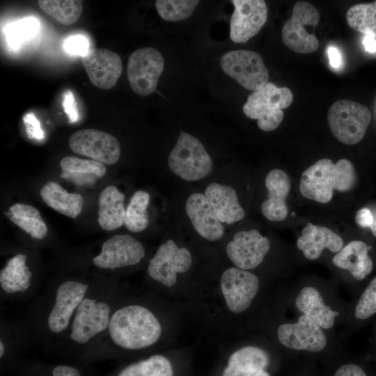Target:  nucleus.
Listing matches in <instances>:
<instances>
[{"instance_id": "f257e3e1", "label": "nucleus", "mask_w": 376, "mask_h": 376, "mask_svg": "<svg viewBox=\"0 0 376 376\" xmlns=\"http://www.w3.org/2000/svg\"><path fill=\"white\" fill-rule=\"evenodd\" d=\"M112 298L109 287L91 284L62 340L64 345L81 350L100 346L114 308Z\"/></svg>"}, {"instance_id": "f03ea898", "label": "nucleus", "mask_w": 376, "mask_h": 376, "mask_svg": "<svg viewBox=\"0 0 376 376\" xmlns=\"http://www.w3.org/2000/svg\"><path fill=\"white\" fill-rule=\"evenodd\" d=\"M162 326L152 311L140 304L113 308L101 346L126 351L152 347L159 340Z\"/></svg>"}, {"instance_id": "7ed1b4c3", "label": "nucleus", "mask_w": 376, "mask_h": 376, "mask_svg": "<svg viewBox=\"0 0 376 376\" xmlns=\"http://www.w3.org/2000/svg\"><path fill=\"white\" fill-rule=\"evenodd\" d=\"M357 182L353 164L341 159L335 164L329 159H321L302 173L299 191L303 196L320 203L329 202L334 190L347 191Z\"/></svg>"}, {"instance_id": "20e7f679", "label": "nucleus", "mask_w": 376, "mask_h": 376, "mask_svg": "<svg viewBox=\"0 0 376 376\" xmlns=\"http://www.w3.org/2000/svg\"><path fill=\"white\" fill-rule=\"evenodd\" d=\"M90 285L87 282L69 279L53 288L40 318V329L47 339L63 340Z\"/></svg>"}, {"instance_id": "39448f33", "label": "nucleus", "mask_w": 376, "mask_h": 376, "mask_svg": "<svg viewBox=\"0 0 376 376\" xmlns=\"http://www.w3.org/2000/svg\"><path fill=\"white\" fill-rule=\"evenodd\" d=\"M292 100L293 95L288 88H279L267 82L248 96L242 109L248 118L257 120L261 130L269 132L281 123L284 116L283 109L290 106Z\"/></svg>"}, {"instance_id": "423d86ee", "label": "nucleus", "mask_w": 376, "mask_h": 376, "mask_svg": "<svg viewBox=\"0 0 376 376\" xmlns=\"http://www.w3.org/2000/svg\"><path fill=\"white\" fill-rule=\"evenodd\" d=\"M168 164L175 175L187 182L206 178L213 167L212 159L202 143L183 130L169 154Z\"/></svg>"}, {"instance_id": "0eeeda50", "label": "nucleus", "mask_w": 376, "mask_h": 376, "mask_svg": "<svg viewBox=\"0 0 376 376\" xmlns=\"http://www.w3.org/2000/svg\"><path fill=\"white\" fill-rule=\"evenodd\" d=\"M369 109L349 100L335 102L327 113V121L334 136L341 143L353 145L364 136L371 120Z\"/></svg>"}, {"instance_id": "6e6552de", "label": "nucleus", "mask_w": 376, "mask_h": 376, "mask_svg": "<svg viewBox=\"0 0 376 376\" xmlns=\"http://www.w3.org/2000/svg\"><path fill=\"white\" fill-rule=\"evenodd\" d=\"M320 19L317 8L306 1L297 2L291 17L282 29L283 43L292 51L300 54L315 52L319 45L314 34Z\"/></svg>"}, {"instance_id": "1a4fd4ad", "label": "nucleus", "mask_w": 376, "mask_h": 376, "mask_svg": "<svg viewBox=\"0 0 376 376\" xmlns=\"http://www.w3.org/2000/svg\"><path fill=\"white\" fill-rule=\"evenodd\" d=\"M220 65L227 75L247 90L256 91L268 82V70L263 58L255 52L246 49L228 52L223 55Z\"/></svg>"}, {"instance_id": "9d476101", "label": "nucleus", "mask_w": 376, "mask_h": 376, "mask_svg": "<svg viewBox=\"0 0 376 376\" xmlns=\"http://www.w3.org/2000/svg\"><path fill=\"white\" fill-rule=\"evenodd\" d=\"M164 68L162 54L153 47H143L131 54L127 65L132 89L141 96L152 93Z\"/></svg>"}, {"instance_id": "9b49d317", "label": "nucleus", "mask_w": 376, "mask_h": 376, "mask_svg": "<svg viewBox=\"0 0 376 376\" xmlns=\"http://www.w3.org/2000/svg\"><path fill=\"white\" fill-rule=\"evenodd\" d=\"M191 263L189 251L185 247H178L170 239L159 246L149 260L147 272L151 279L171 288L176 283L177 274L188 271Z\"/></svg>"}, {"instance_id": "f8f14e48", "label": "nucleus", "mask_w": 376, "mask_h": 376, "mask_svg": "<svg viewBox=\"0 0 376 376\" xmlns=\"http://www.w3.org/2000/svg\"><path fill=\"white\" fill-rule=\"evenodd\" d=\"M69 146L75 153L103 164H115L120 157V146L117 139L100 130L83 129L74 132L69 139Z\"/></svg>"}, {"instance_id": "ddd939ff", "label": "nucleus", "mask_w": 376, "mask_h": 376, "mask_svg": "<svg viewBox=\"0 0 376 376\" xmlns=\"http://www.w3.org/2000/svg\"><path fill=\"white\" fill-rule=\"evenodd\" d=\"M143 244L134 237L116 235L106 240L92 261L97 267L113 270L139 263L145 256Z\"/></svg>"}, {"instance_id": "4468645a", "label": "nucleus", "mask_w": 376, "mask_h": 376, "mask_svg": "<svg viewBox=\"0 0 376 376\" xmlns=\"http://www.w3.org/2000/svg\"><path fill=\"white\" fill-rule=\"evenodd\" d=\"M221 290L228 308L235 313L245 311L256 297L258 288V277L239 267H230L221 275Z\"/></svg>"}, {"instance_id": "2eb2a0df", "label": "nucleus", "mask_w": 376, "mask_h": 376, "mask_svg": "<svg viewBox=\"0 0 376 376\" xmlns=\"http://www.w3.org/2000/svg\"><path fill=\"white\" fill-rule=\"evenodd\" d=\"M280 343L295 350L318 352L327 345V337L322 328L305 315L295 323L281 324L277 330Z\"/></svg>"}, {"instance_id": "dca6fc26", "label": "nucleus", "mask_w": 376, "mask_h": 376, "mask_svg": "<svg viewBox=\"0 0 376 376\" xmlns=\"http://www.w3.org/2000/svg\"><path fill=\"white\" fill-rule=\"evenodd\" d=\"M270 248V242L256 229L240 231L226 246V253L237 267L250 269L263 261Z\"/></svg>"}, {"instance_id": "f3484780", "label": "nucleus", "mask_w": 376, "mask_h": 376, "mask_svg": "<svg viewBox=\"0 0 376 376\" xmlns=\"http://www.w3.org/2000/svg\"><path fill=\"white\" fill-rule=\"evenodd\" d=\"M234 12L230 19V38L244 43L256 35L267 21V8L263 0H233Z\"/></svg>"}, {"instance_id": "a211bd4d", "label": "nucleus", "mask_w": 376, "mask_h": 376, "mask_svg": "<svg viewBox=\"0 0 376 376\" xmlns=\"http://www.w3.org/2000/svg\"><path fill=\"white\" fill-rule=\"evenodd\" d=\"M81 61L91 83L100 89L113 88L122 73L120 57L107 49H90Z\"/></svg>"}, {"instance_id": "6ab92c4d", "label": "nucleus", "mask_w": 376, "mask_h": 376, "mask_svg": "<svg viewBox=\"0 0 376 376\" xmlns=\"http://www.w3.org/2000/svg\"><path fill=\"white\" fill-rule=\"evenodd\" d=\"M185 211L194 228L202 237L210 242L222 238L224 228L205 194H191L187 199Z\"/></svg>"}, {"instance_id": "aec40b11", "label": "nucleus", "mask_w": 376, "mask_h": 376, "mask_svg": "<svg viewBox=\"0 0 376 376\" xmlns=\"http://www.w3.org/2000/svg\"><path fill=\"white\" fill-rule=\"evenodd\" d=\"M268 353L256 346H245L229 357L221 376H271Z\"/></svg>"}, {"instance_id": "412c9836", "label": "nucleus", "mask_w": 376, "mask_h": 376, "mask_svg": "<svg viewBox=\"0 0 376 376\" xmlns=\"http://www.w3.org/2000/svg\"><path fill=\"white\" fill-rule=\"evenodd\" d=\"M265 184L267 189V199L263 202L261 211L268 220H284L288 213L286 198L291 188L288 174L281 169H273L266 175Z\"/></svg>"}, {"instance_id": "4be33fe9", "label": "nucleus", "mask_w": 376, "mask_h": 376, "mask_svg": "<svg viewBox=\"0 0 376 376\" xmlns=\"http://www.w3.org/2000/svg\"><path fill=\"white\" fill-rule=\"evenodd\" d=\"M343 241L340 236L324 226L308 223L297 239V246L308 260H316L324 249L338 253L343 249Z\"/></svg>"}, {"instance_id": "5701e85b", "label": "nucleus", "mask_w": 376, "mask_h": 376, "mask_svg": "<svg viewBox=\"0 0 376 376\" xmlns=\"http://www.w3.org/2000/svg\"><path fill=\"white\" fill-rule=\"evenodd\" d=\"M204 194L221 223L232 224L244 217V210L233 187L212 182L205 188Z\"/></svg>"}, {"instance_id": "b1692460", "label": "nucleus", "mask_w": 376, "mask_h": 376, "mask_svg": "<svg viewBox=\"0 0 376 376\" xmlns=\"http://www.w3.org/2000/svg\"><path fill=\"white\" fill-rule=\"evenodd\" d=\"M369 248L362 241H352L334 256L332 263L340 269L348 270L355 279L363 280L373 268V260L368 256Z\"/></svg>"}, {"instance_id": "393cba45", "label": "nucleus", "mask_w": 376, "mask_h": 376, "mask_svg": "<svg viewBox=\"0 0 376 376\" xmlns=\"http://www.w3.org/2000/svg\"><path fill=\"white\" fill-rule=\"evenodd\" d=\"M32 272L26 265V256L17 253L10 258L0 272V287L7 295H21L31 286Z\"/></svg>"}, {"instance_id": "a878e982", "label": "nucleus", "mask_w": 376, "mask_h": 376, "mask_svg": "<svg viewBox=\"0 0 376 376\" xmlns=\"http://www.w3.org/2000/svg\"><path fill=\"white\" fill-rule=\"evenodd\" d=\"M125 195L115 186H108L100 193L98 200V224L105 230H113L125 224Z\"/></svg>"}, {"instance_id": "bb28decb", "label": "nucleus", "mask_w": 376, "mask_h": 376, "mask_svg": "<svg viewBox=\"0 0 376 376\" xmlns=\"http://www.w3.org/2000/svg\"><path fill=\"white\" fill-rule=\"evenodd\" d=\"M295 304L304 315L308 316L323 329H330L334 324L339 313L324 304L319 291L313 287H305L297 296Z\"/></svg>"}, {"instance_id": "cd10ccee", "label": "nucleus", "mask_w": 376, "mask_h": 376, "mask_svg": "<svg viewBox=\"0 0 376 376\" xmlns=\"http://www.w3.org/2000/svg\"><path fill=\"white\" fill-rule=\"evenodd\" d=\"M42 201L53 210L70 218L77 217L82 210L83 196L70 193L55 182L45 183L40 191Z\"/></svg>"}, {"instance_id": "c85d7f7f", "label": "nucleus", "mask_w": 376, "mask_h": 376, "mask_svg": "<svg viewBox=\"0 0 376 376\" xmlns=\"http://www.w3.org/2000/svg\"><path fill=\"white\" fill-rule=\"evenodd\" d=\"M8 219L30 236L36 240L45 238L48 232L40 211L32 205L15 203L4 212Z\"/></svg>"}, {"instance_id": "c756f323", "label": "nucleus", "mask_w": 376, "mask_h": 376, "mask_svg": "<svg viewBox=\"0 0 376 376\" xmlns=\"http://www.w3.org/2000/svg\"><path fill=\"white\" fill-rule=\"evenodd\" d=\"M116 376H175V371L167 357L153 354L126 366Z\"/></svg>"}, {"instance_id": "7c9ffc66", "label": "nucleus", "mask_w": 376, "mask_h": 376, "mask_svg": "<svg viewBox=\"0 0 376 376\" xmlns=\"http://www.w3.org/2000/svg\"><path fill=\"white\" fill-rule=\"evenodd\" d=\"M40 9L62 25L75 24L81 15L83 4L78 0H39Z\"/></svg>"}, {"instance_id": "2f4dec72", "label": "nucleus", "mask_w": 376, "mask_h": 376, "mask_svg": "<svg viewBox=\"0 0 376 376\" xmlns=\"http://www.w3.org/2000/svg\"><path fill=\"white\" fill-rule=\"evenodd\" d=\"M149 202L150 195L143 190L136 191L132 196L125 211V226L128 230L139 233L146 229L149 224Z\"/></svg>"}, {"instance_id": "473e14b6", "label": "nucleus", "mask_w": 376, "mask_h": 376, "mask_svg": "<svg viewBox=\"0 0 376 376\" xmlns=\"http://www.w3.org/2000/svg\"><path fill=\"white\" fill-rule=\"evenodd\" d=\"M347 24L376 40V1L354 5L346 13Z\"/></svg>"}, {"instance_id": "72a5a7b5", "label": "nucleus", "mask_w": 376, "mask_h": 376, "mask_svg": "<svg viewBox=\"0 0 376 376\" xmlns=\"http://www.w3.org/2000/svg\"><path fill=\"white\" fill-rule=\"evenodd\" d=\"M198 3L194 0H157L155 7L162 19L176 22L189 18Z\"/></svg>"}, {"instance_id": "f704fd0d", "label": "nucleus", "mask_w": 376, "mask_h": 376, "mask_svg": "<svg viewBox=\"0 0 376 376\" xmlns=\"http://www.w3.org/2000/svg\"><path fill=\"white\" fill-rule=\"evenodd\" d=\"M60 166L64 172L95 175L97 177L104 176L107 171L105 166L99 162L81 159L75 156L63 157L60 161Z\"/></svg>"}, {"instance_id": "c9c22d12", "label": "nucleus", "mask_w": 376, "mask_h": 376, "mask_svg": "<svg viewBox=\"0 0 376 376\" xmlns=\"http://www.w3.org/2000/svg\"><path fill=\"white\" fill-rule=\"evenodd\" d=\"M376 313V276L361 294L356 306L354 315L365 320Z\"/></svg>"}, {"instance_id": "e433bc0d", "label": "nucleus", "mask_w": 376, "mask_h": 376, "mask_svg": "<svg viewBox=\"0 0 376 376\" xmlns=\"http://www.w3.org/2000/svg\"><path fill=\"white\" fill-rule=\"evenodd\" d=\"M38 28V23L36 19H24L11 27L8 39L12 45H19L20 42L33 36Z\"/></svg>"}, {"instance_id": "4c0bfd02", "label": "nucleus", "mask_w": 376, "mask_h": 376, "mask_svg": "<svg viewBox=\"0 0 376 376\" xmlns=\"http://www.w3.org/2000/svg\"><path fill=\"white\" fill-rule=\"evenodd\" d=\"M88 47V41L82 36H71L64 42V49L67 52L82 55V56L89 50Z\"/></svg>"}, {"instance_id": "58836bf2", "label": "nucleus", "mask_w": 376, "mask_h": 376, "mask_svg": "<svg viewBox=\"0 0 376 376\" xmlns=\"http://www.w3.org/2000/svg\"><path fill=\"white\" fill-rule=\"evenodd\" d=\"M334 376H367L363 370L355 364H345L340 366Z\"/></svg>"}, {"instance_id": "ea45409f", "label": "nucleus", "mask_w": 376, "mask_h": 376, "mask_svg": "<svg viewBox=\"0 0 376 376\" xmlns=\"http://www.w3.org/2000/svg\"><path fill=\"white\" fill-rule=\"evenodd\" d=\"M355 220L359 226L370 228L373 221V212L367 207L361 208L356 213Z\"/></svg>"}, {"instance_id": "a19ab883", "label": "nucleus", "mask_w": 376, "mask_h": 376, "mask_svg": "<svg viewBox=\"0 0 376 376\" xmlns=\"http://www.w3.org/2000/svg\"><path fill=\"white\" fill-rule=\"evenodd\" d=\"M52 376H81L80 372L75 367L58 365L52 370Z\"/></svg>"}, {"instance_id": "79ce46f5", "label": "nucleus", "mask_w": 376, "mask_h": 376, "mask_svg": "<svg viewBox=\"0 0 376 376\" xmlns=\"http://www.w3.org/2000/svg\"><path fill=\"white\" fill-rule=\"evenodd\" d=\"M330 65L336 69L341 65V56L338 49L335 47H329L327 49Z\"/></svg>"}, {"instance_id": "37998d69", "label": "nucleus", "mask_w": 376, "mask_h": 376, "mask_svg": "<svg viewBox=\"0 0 376 376\" xmlns=\"http://www.w3.org/2000/svg\"><path fill=\"white\" fill-rule=\"evenodd\" d=\"M27 122L31 127H27V133L30 138H43V133L40 128L39 123L34 118L33 119H28Z\"/></svg>"}, {"instance_id": "c03bdc74", "label": "nucleus", "mask_w": 376, "mask_h": 376, "mask_svg": "<svg viewBox=\"0 0 376 376\" xmlns=\"http://www.w3.org/2000/svg\"><path fill=\"white\" fill-rule=\"evenodd\" d=\"M363 44L367 52L370 53L376 52V40L369 36H366L363 38Z\"/></svg>"}, {"instance_id": "a18cd8bd", "label": "nucleus", "mask_w": 376, "mask_h": 376, "mask_svg": "<svg viewBox=\"0 0 376 376\" xmlns=\"http://www.w3.org/2000/svg\"><path fill=\"white\" fill-rule=\"evenodd\" d=\"M372 212L373 214V221L370 228L373 235L376 237V210L374 212L372 211Z\"/></svg>"}]
</instances>
